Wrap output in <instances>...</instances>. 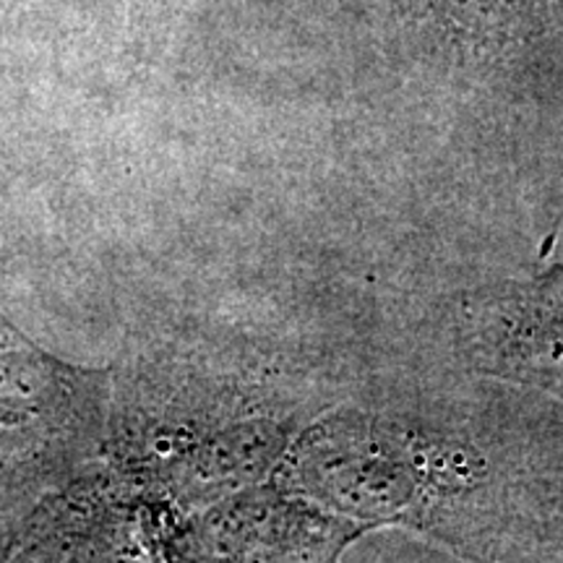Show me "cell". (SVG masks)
<instances>
[{
    "label": "cell",
    "instance_id": "cell-1",
    "mask_svg": "<svg viewBox=\"0 0 563 563\" xmlns=\"http://www.w3.org/2000/svg\"><path fill=\"white\" fill-rule=\"evenodd\" d=\"M108 373L47 355L0 313V514L60 488L108 433Z\"/></svg>",
    "mask_w": 563,
    "mask_h": 563
},
{
    "label": "cell",
    "instance_id": "cell-2",
    "mask_svg": "<svg viewBox=\"0 0 563 563\" xmlns=\"http://www.w3.org/2000/svg\"><path fill=\"white\" fill-rule=\"evenodd\" d=\"M460 342L467 363L485 376L532 386L563 402V266L470 298Z\"/></svg>",
    "mask_w": 563,
    "mask_h": 563
}]
</instances>
